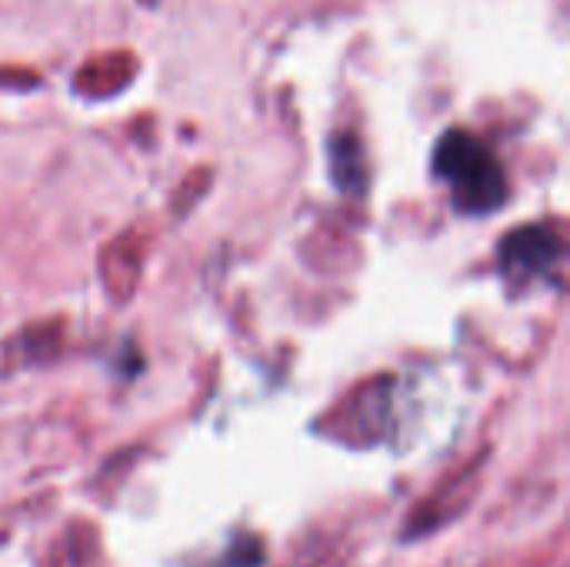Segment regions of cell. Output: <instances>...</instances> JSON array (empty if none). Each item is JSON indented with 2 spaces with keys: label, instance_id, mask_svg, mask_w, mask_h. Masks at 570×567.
<instances>
[{
  "label": "cell",
  "instance_id": "cell-1",
  "mask_svg": "<svg viewBox=\"0 0 570 567\" xmlns=\"http://www.w3.org/2000/svg\"><path fill=\"white\" fill-rule=\"evenodd\" d=\"M438 174L451 180L458 207L481 214L504 201V174L491 150L471 134H448L438 150Z\"/></svg>",
  "mask_w": 570,
  "mask_h": 567
}]
</instances>
